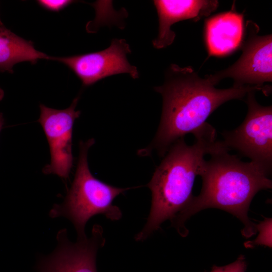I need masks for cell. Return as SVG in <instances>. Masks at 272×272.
I'll use <instances>...</instances> for the list:
<instances>
[{
    "mask_svg": "<svg viewBox=\"0 0 272 272\" xmlns=\"http://www.w3.org/2000/svg\"><path fill=\"white\" fill-rule=\"evenodd\" d=\"M209 79L200 78L190 66L171 64L165 74L163 84L154 87L163 99L161 121L156 136L146 155L156 150L163 156L176 141L188 133L194 135L209 125L210 115L223 103L241 99L251 91L267 95L268 86L234 87L218 89Z\"/></svg>",
    "mask_w": 272,
    "mask_h": 272,
    "instance_id": "6da1fadb",
    "label": "cell"
},
{
    "mask_svg": "<svg viewBox=\"0 0 272 272\" xmlns=\"http://www.w3.org/2000/svg\"><path fill=\"white\" fill-rule=\"evenodd\" d=\"M229 151L222 143L210 154V159L202 162L198 173L202 179L201 191L193 196L181 217L177 230L181 236L188 234L186 221L208 208L223 210L238 218L244 225V237L256 234V225L248 217L249 206L259 191L271 188L272 181L258 166L251 161L244 162Z\"/></svg>",
    "mask_w": 272,
    "mask_h": 272,
    "instance_id": "7a4b0ae2",
    "label": "cell"
},
{
    "mask_svg": "<svg viewBox=\"0 0 272 272\" xmlns=\"http://www.w3.org/2000/svg\"><path fill=\"white\" fill-rule=\"evenodd\" d=\"M195 143L188 145L184 138L169 148L148 184L152 192L149 216L144 228L135 237L146 239L166 220L178 229L181 217L190 202L195 177L207 154L221 145L212 127L194 136Z\"/></svg>",
    "mask_w": 272,
    "mask_h": 272,
    "instance_id": "3957f363",
    "label": "cell"
},
{
    "mask_svg": "<svg viewBox=\"0 0 272 272\" xmlns=\"http://www.w3.org/2000/svg\"><path fill=\"white\" fill-rule=\"evenodd\" d=\"M91 139L80 143L79 159L75 177L64 201L54 205L49 215L51 218L65 217L74 225L78 238L86 237L85 227L94 215L102 214L111 221L119 220L120 209L113 205L118 195L130 188L114 187L96 178L88 163V152L94 144Z\"/></svg>",
    "mask_w": 272,
    "mask_h": 272,
    "instance_id": "277c9868",
    "label": "cell"
},
{
    "mask_svg": "<svg viewBox=\"0 0 272 272\" xmlns=\"http://www.w3.org/2000/svg\"><path fill=\"white\" fill-rule=\"evenodd\" d=\"M247 93L248 111L236 128L222 132L223 145L247 157L270 175L272 169V107L256 101L254 92Z\"/></svg>",
    "mask_w": 272,
    "mask_h": 272,
    "instance_id": "5b68a950",
    "label": "cell"
},
{
    "mask_svg": "<svg viewBox=\"0 0 272 272\" xmlns=\"http://www.w3.org/2000/svg\"><path fill=\"white\" fill-rule=\"evenodd\" d=\"M246 39L240 46L242 54L232 65L213 75L205 77L216 85L223 79L234 80V87L264 86L272 81V35H259V28L248 20L245 25Z\"/></svg>",
    "mask_w": 272,
    "mask_h": 272,
    "instance_id": "8992f818",
    "label": "cell"
},
{
    "mask_svg": "<svg viewBox=\"0 0 272 272\" xmlns=\"http://www.w3.org/2000/svg\"><path fill=\"white\" fill-rule=\"evenodd\" d=\"M79 97L67 108L58 110L40 104L38 121L41 125L50 149V162L43 169L46 174H54L64 179L73 167L72 133L74 122L81 114L76 110Z\"/></svg>",
    "mask_w": 272,
    "mask_h": 272,
    "instance_id": "52a82bcc",
    "label": "cell"
},
{
    "mask_svg": "<svg viewBox=\"0 0 272 272\" xmlns=\"http://www.w3.org/2000/svg\"><path fill=\"white\" fill-rule=\"evenodd\" d=\"M131 51L123 39L114 38L107 48L97 52L67 57H51V60L61 62L81 80L84 86L92 85L109 76L128 74L138 79L137 68L130 64L127 55Z\"/></svg>",
    "mask_w": 272,
    "mask_h": 272,
    "instance_id": "ba28073f",
    "label": "cell"
},
{
    "mask_svg": "<svg viewBox=\"0 0 272 272\" xmlns=\"http://www.w3.org/2000/svg\"><path fill=\"white\" fill-rule=\"evenodd\" d=\"M159 19V31L153 40L157 49L165 48L174 41L175 33L171 28L175 23L191 19L196 22L208 17L218 7L216 0H156L154 1Z\"/></svg>",
    "mask_w": 272,
    "mask_h": 272,
    "instance_id": "9c48e42d",
    "label": "cell"
},
{
    "mask_svg": "<svg viewBox=\"0 0 272 272\" xmlns=\"http://www.w3.org/2000/svg\"><path fill=\"white\" fill-rule=\"evenodd\" d=\"M243 16L232 10L207 19L205 41L210 56L227 55L240 46L244 34Z\"/></svg>",
    "mask_w": 272,
    "mask_h": 272,
    "instance_id": "30bf717a",
    "label": "cell"
},
{
    "mask_svg": "<svg viewBox=\"0 0 272 272\" xmlns=\"http://www.w3.org/2000/svg\"><path fill=\"white\" fill-rule=\"evenodd\" d=\"M51 57L36 50L31 41L0 26V72L13 73V66L18 63H35L39 59L51 60Z\"/></svg>",
    "mask_w": 272,
    "mask_h": 272,
    "instance_id": "8fae6325",
    "label": "cell"
},
{
    "mask_svg": "<svg viewBox=\"0 0 272 272\" xmlns=\"http://www.w3.org/2000/svg\"><path fill=\"white\" fill-rule=\"evenodd\" d=\"M259 235L253 241L245 243L246 247H252L255 245H264L271 247V219L265 218L259 224L256 225Z\"/></svg>",
    "mask_w": 272,
    "mask_h": 272,
    "instance_id": "7c38bea8",
    "label": "cell"
},
{
    "mask_svg": "<svg viewBox=\"0 0 272 272\" xmlns=\"http://www.w3.org/2000/svg\"><path fill=\"white\" fill-rule=\"evenodd\" d=\"M246 267L245 258L240 255L231 263L224 266H213L210 272H245Z\"/></svg>",
    "mask_w": 272,
    "mask_h": 272,
    "instance_id": "4fadbf2b",
    "label": "cell"
},
{
    "mask_svg": "<svg viewBox=\"0 0 272 272\" xmlns=\"http://www.w3.org/2000/svg\"><path fill=\"white\" fill-rule=\"evenodd\" d=\"M37 3L44 9L52 12L62 10L71 4L74 1L70 0H39Z\"/></svg>",
    "mask_w": 272,
    "mask_h": 272,
    "instance_id": "5bb4252c",
    "label": "cell"
},
{
    "mask_svg": "<svg viewBox=\"0 0 272 272\" xmlns=\"http://www.w3.org/2000/svg\"><path fill=\"white\" fill-rule=\"evenodd\" d=\"M4 124V118L3 113L0 112V132L3 128Z\"/></svg>",
    "mask_w": 272,
    "mask_h": 272,
    "instance_id": "9a60e30c",
    "label": "cell"
},
{
    "mask_svg": "<svg viewBox=\"0 0 272 272\" xmlns=\"http://www.w3.org/2000/svg\"><path fill=\"white\" fill-rule=\"evenodd\" d=\"M2 25H3V23H2V21H1V20L0 19V26H2Z\"/></svg>",
    "mask_w": 272,
    "mask_h": 272,
    "instance_id": "2e32d148",
    "label": "cell"
}]
</instances>
